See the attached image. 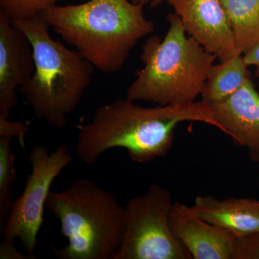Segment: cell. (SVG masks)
Returning a JSON list of instances; mask_svg holds the SVG:
<instances>
[{"mask_svg":"<svg viewBox=\"0 0 259 259\" xmlns=\"http://www.w3.org/2000/svg\"><path fill=\"white\" fill-rule=\"evenodd\" d=\"M185 121L203 122L223 131L202 101L146 107L120 99L98 107L90 122L79 127L76 154L86 165L115 148H125L137 163L164 157L173 146L175 128Z\"/></svg>","mask_w":259,"mask_h":259,"instance_id":"obj_1","label":"cell"},{"mask_svg":"<svg viewBox=\"0 0 259 259\" xmlns=\"http://www.w3.org/2000/svg\"><path fill=\"white\" fill-rule=\"evenodd\" d=\"M144 5L129 0H89L79 5H55L42 12L51 30L104 74L118 72L155 24L146 18Z\"/></svg>","mask_w":259,"mask_h":259,"instance_id":"obj_2","label":"cell"},{"mask_svg":"<svg viewBox=\"0 0 259 259\" xmlns=\"http://www.w3.org/2000/svg\"><path fill=\"white\" fill-rule=\"evenodd\" d=\"M166 20L169 27L163 40L151 35L143 45L144 67L127 90L131 101L187 105L202 95L217 56L187 34L178 15L169 13Z\"/></svg>","mask_w":259,"mask_h":259,"instance_id":"obj_3","label":"cell"},{"mask_svg":"<svg viewBox=\"0 0 259 259\" xmlns=\"http://www.w3.org/2000/svg\"><path fill=\"white\" fill-rule=\"evenodd\" d=\"M12 22L28 36L35 60V71L20 90L37 118L64 128L91 84L95 68L79 51L52 38L42 14Z\"/></svg>","mask_w":259,"mask_h":259,"instance_id":"obj_4","label":"cell"},{"mask_svg":"<svg viewBox=\"0 0 259 259\" xmlns=\"http://www.w3.org/2000/svg\"><path fill=\"white\" fill-rule=\"evenodd\" d=\"M46 207L61 223L68 244L53 250L61 259H115L125 233V207L90 180L60 192L51 190Z\"/></svg>","mask_w":259,"mask_h":259,"instance_id":"obj_5","label":"cell"},{"mask_svg":"<svg viewBox=\"0 0 259 259\" xmlns=\"http://www.w3.org/2000/svg\"><path fill=\"white\" fill-rule=\"evenodd\" d=\"M171 192L158 185L125 207V233L115 259H191L170 226Z\"/></svg>","mask_w":259,"mask_h":259,"instance_id":"obj_6","label":"cell"},{"mask_svg":"<svg viewBox=\"0 0 259 259\" xmlns=\"http://www.w3.org/2000/svg\"><path fill=\"white\" fill-rule=\"evenodd\" d=\"M29 161L31 173L27 177L23 193L13 201L3 233V239L8 241L14 242L18 238L28 254L32 255L44 224V208L51 185L73 158L65 145L52 152L40 145L32 148Z\"/></svg>","mask_w":259,"mask_h":259,"instance_id":"obj_7","label":"cell"},{"mask_svg":"<svg viewBox=\"0 0 259 259\" xmlns=\"http://www.w3.org/2000/svg\"><path fill=\"white\" fill-rule=\"evenodd\" d=\"M187 34L223 62L238 55L229 19L221 0H166Z\"/></svg>","mask_w":259,"mask_h":259,"instance_id":"obj_8","label":"cell"},{"mask_svg":"<svg viewBox=\"0 0 259 259\" xmlns=\"http://www.w3.org/2000/svg\"><path fill=\"white\" fill-rule=\"evenodd\" d=\"M35 71L33 50L25 32L0 13V117L9 118L18 103L17 90Z\"/></svg>","mask_w":259,"mask_h":259,"instance_id":"obj_9","label":"cell"},{"mask_svg":"<svg viewBox=\"0 0 259 259\" xmlns=\"http://www.w3.org/2000/svg\"><path fill=\"white\" fill-rule=\"evenodd\" d=\"M169 220L172 232L192 258H233L237 237L198 217L192 207L174 202Z\"/></svg>","mask_w":259,"mask_h":259,"instance_id":"obj_10","label":"cell"},{"mask_svg":"<svg viewBox=\"0 0 259 259\" xmlns=\"http://www.w3.org/2000/svg\"><path fill=\"white\" fill-rule=\"evenodd\" d=\"M208 105L223 133L259 163V94L250 78L226 100Z\"/></svg>","mask_w":259,"mask_h":259,"instance_id":"obj_11","label":"cell"},{"mask_svg":"<svg viewBox=\"0 0 259 259\" xmlns=\"http://www.w3.org/2000/svg\"><path fill=\"white\" fill-rule=\"evenodd\" d=\"M192 207L198 217L229 231L237 238L259 232L257 199H220L211 195L198 196Z\"/></svg>","mask_w":259,"mask_h":259,"instance_id":"obj_12","label":"cell"},{"mask_svg":"<svg viewBox=\"0 0 259 259\" xmlns=\"http://www.w3.org/2000/svg\"><path fill=\"white\" fill-rule=\"evenodd\" d=\"M247 67L242 54L213 65L201 95L202 101L210 105L236 93L249 78Z\"/></svg>","mask_w":259,"mask_h":259,"instance_id":"obj_13","label":"cell"},{"mask_svg":"<svg viewBox=\"0 0 259 259\" xmlns=\"http://www.w3.org/2000/svg\"><path fill=\"white\" fill-rule=\"evenodd\" d=\"M238 50L244 54L259 39V0H221Z\"/></svg>","mask_w":259,"mask_h":259,"instance_id":"obj_14","label":"cell"},{"mask_svg":"<svg viewBox=\"0 0 259 259\" xmlns=\"http://www.w3.org/2000/svg\"><path fill=\"white\" fill-rule=\"evenodd\" d=\"M11 138L0 136V229L3 231L13 201L12 190L16 178L15 156L12 151Z\"/></svg>","mask_w":259,"mask_h":259,"instance_id":"obj_15","label":"cell"},{"mask_svg":"<svg viewBox=\"0 0 259 259\" xmlns=\"http://www.w3.org/2000/svg\"><path fill=\"white\" fill-rule=\"evenodd\" d=\"M63 0H0V13L10 20H22L41 14Z\"/></svg>","mask_w":259,"mask_h":259,"instance_id":"obj_16","label":"cell"},{"mask_svg":"<svg viewBox=\"0 0 259 259\" xmlns=\"http://www.w3.org/2000/svg\"><path fill=\"white\" fill-rule=\"evenodd\" d=\"M232 259H259V232L237 238Z\"/></svg>","mask_w":259,"mask_h":259,"instance_id":"obj_17","label":"cell"},{"mask_svg":"<svg viewBox=\"0 0 259 259\" xmlns=\"http://www.w3.org/2000/svg\"><path fill=\"white\" fill-rule=\"evenodd\" d=\"M28 131V126L23 122H13L9 118L0 117V136H7L11 139L17 138L24 150H25V136Z\"/></svg>","mask_w":259,"mask_h":259,"instance_id":"obj_18","label":"cell"},{"mask_svg":"<svg viewBox=\"0 0 259 259\" xmlns=\"http://www.w3.org/2000/svg\"><path fill=\"white\" fill-rule=\"evenodd\" d=\"M14 242L3 240L0 245V258L1 259H28L33 258L19 252L13 245Z\"/></svg>","mask_w":259,"mask_h":259,"instance_id":"obj_19","label":"cell"},{"mask_svg":"<svg viewBox=\"0 0 259 259\" xmlns=\"http://www.w3.org/2000/svg\"><path fill=\"white\" fill-rule=\"evenodd\" d=\"M243 60L247 66H255L259 69V39L243 54Z\"/></svg>","mask_w":259,"mask_h":259,"instance_id":"obj_20","label":"cell"},{"mask_svg":"<svg viewBox=\"0 0 259 259\" xmlns=\"http://www.w3.org/2000/svg\"><path fill=\"white\" fill-rule=\"evenodd\" d=\"M135 4H141L142 5H150L151 8H157L166 0H131Z\"/></svg>","mask_w":259,"mask_h":259,"instance_id":"obj_21","label":"cell"},{"mask_svg":"<svg viewBox=\"0 0 259 259\" xmlns=\"http://www.w3.org/2000/svg\"><path fill=\"white\" fill-rule=\"evenodd\" d=\"M256 76L259 78V69H256Z\"/></svg>","mask_w":259,"mask_h":259,"instance_id":"obj_22","label":"cell"}]
</instances>
